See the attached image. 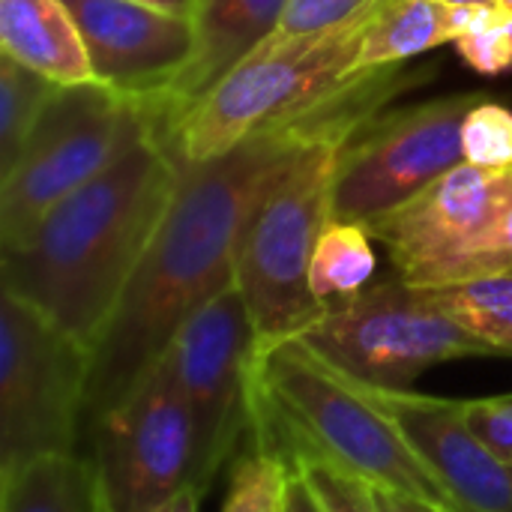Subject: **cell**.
<instances>
[{"label": "cell", "instance_id": "6da1fadb", "mask_svg": "<svg viewBox=\"0 0 512 512\" xmlns=\"http://www.w3.org/2000/svg\"><path fill=\"white\" fill-rule=\"evenodd\" d=\"M432 75L435 66L363 69L312 108L252 132L213 159L180 165L168 213L93 348L87 426L138 384L204 303L234 285L243 228L270 183L306 150L363 129L399 93Z\"/></svg>", "mask_w": 512, "mask_h": 512}, {"label": "cell", "instance_id": "7a4b0ae2", "mask_svg": "<svg viewBox=\"0 0 512 512\" xmlns=\"http://www.w3.org/2000/svg\"><path fill=\"white\" fill-rule=\"evenodd\" d=\"M180 174L150 123L96 180L51 207L24 240L0 249V288L93 351L168 213Z\"/></svg>", "mask_w": 512, "mask_h": 512}, {"label": "cell", "instance_id": "3957f363", "mask_svg": "<svg viewBox=\"0 0 512 512\" xmlns=\"http://www.w3.org/2000/svg\"><path fill=\"white\" fill-rule=\"evenodd\" d=\"M252 432L258 447L285 462L315 456L378 492L408 495L438 512H471L441 486L396 423L303 339L258 348Z\"/></svg>", "mask_w": 512, "mask_h": 512}, {"label": "cell", "instance_id": "277c9868", "mask_svg": "<svg viewBox=\"0 0 512 512\" xmlns=\"http://www.w3.org/2000/svg\"><path fill=\"white\" fill-rule=\"evenodd\" d=\"M381 3L372 0L357 15L318 33L267 39L186 111L153 117L156 135L177 165H195L282 117L312 108L363 72L360 48Z\"/></svg>", "mask_w": 512, "mask_h": 512}, {"label": "cell", "instance_id": "5b68a950", "mask_svg": "<svg viewBox=\"0 0 512 512\" xmlns=\"http://www.w3.org/2000/svg\"><path fill=\"white\" fill-rule=\"evenodd\" d=\"M357 132L327 138L306 150L270 183L249 213L237 246L234 282L249 306L261 345L297 339L327 312L309 276L315 246L333 222L339 156Z\"/></svg>", "mask_w": 512, "mask_h": 512}, {"label": "cell", "instance_id": "8992f818", "mask_svg": "<svg viewBox=\"0 0 512 512\" xmlns=\"http://www.w3.org/2000/svg\"><path fill=\"white\" fill-rule=\"evenodd\" d=\"M153 117L150 99L99 81L60 87L12 171L0 177V249L24 240L51 207L96 180Z\"/></svg>", "mask_w": 512, "mask_h": 512}, {"label": "cell", "instance_id": "52a82bcc", "mask_svg": "<svg viewBox=\"0 0 512 512\" xmlns=\"http://www.w3.org/2000/svg\"><path fill=\"white\" fill-rule=\"evenodd\" d=\"M90 363L87 345L0 288V474L75 453Z\"/></svg>", "mask_w": 512, "mask_h": 512}, {"label": "cell", "instance_id": "ba28073f", "mask_svg": "<svg viewBox=\"0 0 512 512\" xmlns=\"http://www.w3.org/2000/svg\"><path fill=\"white\" fill-rule=\"evenodd\" d=\"M297 339L339 372L396 390H408L438 363L495 357L492 348L447 318L423 288L402 282L396 273L327 306L324 318Z\"/></svg>", "mask_w": 512, "mask_h": 512}, {"label": "cell", "instance_id": "9c48e42d", "mask_svg": "<svg viewBox=\"0 0 512 512\" xmlns=\"http://www.w3.org/2000/svg\"><path fill=\"white\" fill-rule=\"evenodd\" d=\"M483 99L456 93L372 117L339 156L333 219L369 225L465 165L462 126Z\"/></svg>", "mask_w": 512, "mask_h": 512}, {"label": "cell", "instance_id": "30bf717a", "mask_svg": "<svg viewBox=\"0 0 512 512\" xmlns=\"http://www.w3.org/2000/svg\"><path fill=\"white\" fill-rule=\"evenodd\" d=\"M258 348L255 321L234 282L204 303L159 357L195 423V486L201 495L234 456L240 435L252 429V369Z\"/></svg>", "mask_w": 512, "mask_h": 512}, {"label": "cell", "instance_id": "8fae6325", "mask_svg": "<svg viewBox=\"0 0 512 512\" xmlns=\"http://www.w3.org/2000/svg\"><path fill=\"white\" fill-rule=\"evenodd\" d=\"M90 438L105 512H153L195 486V423L162 360L90 423Z\"/></svg>", "mask_w": 512, "mask_h": 512}, {"label": "cell", "instance_id": "7c38bea8", "mask_svg": "<svg viewBox=\"0 0 512 512\" xmlns=\"http://www.w3.org/2000/svg\"><path fill=\"white\" fill-rule=\"evenodd\" d=\"M512 192L510 168L459 165L408 204L363 225L387 249L393 273L420 288L432 270L468 249Z\"/></svg>", "mask_w": 512, "mask_h": 512}, {"label": "cell", "instance_id": "4fadbf2b", "mask_svg": "<svg viewBox=\"0 0 512 512\" xmlns=\"http://www.w3.org/2000/svg\"><path fill=\"white\" fill-rule=\"evenodd\" d=\"M351 381L396 423L456 501L471 512H512V465L474 432L462 402Z\"/></svg>", "mask_w": 512, "mask_h": 512}, {"label": "cell", "instance_id": "5bb4252c", "mask_svg": "<svg viewBox=\"0 0 512 512\" xmlns=\"http://www.w3.org/2000/svg\"><path fill=\"white\" fill-rule=\"evenodd\" d=\"M81 30L93 78L156 102L195 48V24L132 0H63Z\"/></svg>", "mask_w": 512, "mask_h": 512}, {"label": "cell", "instance_id": "9a60e30c", "mask_svg": "<svg viewBox=\"0 0 512 512\" xmlns=\"http://www.w3.org/2000/svg\"><path fill=\"white\" fill-rule=\"evenodd\" d=\"M288 0H198L195 48L183 72L153 102L156 120L186 111L255 54L279 27Z\"/></svg>", "mask_w": 512, "mask_h": 512}, {"label": "cell", "instance_id": "2e32d148", "mask_svg": "<svg viewBox=\"0 0 512 512\" xmlns=\"http://www.w3.org/2000/svg\"><path fill=\"white\" fill-rule=\"evenodd\" d=\"M0 54L60 87L96 81L81 30L63 0H0Z\"/></svg>", "mask_w": 512, "mask_h": 512}, {"label": "cell", "instance_id": "e0dca14e", "mask_svg": "<svg viewBox=\"0 0 512 512\" xmlns=\"http://www.w3.org/2000/svg\"><path fill=\"white\" fill-rule=\"evenodd\" d=\"M480 12L483 9L453 6L444 0H384L366 30L360 69L405 63L429 48L456 42Z\"/></svg>", "mask_w": 512, "mask_h": 512}, {"label": "cell", "instance_id": "ac0fdd59", "mask_svg": "<svg viewBox=\"0 0 512 512\" xmlns=\"http://www.w3.org/2000/svg\"><path fill=\"white\" fill-rule=\"evenodd\" d=\"M0 512H105L93 462L48 456L0 474Z\"/></svg>", "mask_w": 512, "mask_h": 512}, {"label": "cell", "instance_id": "d6986e66", "mask_svg": "<svg viewBox=\"0 0 512 512\" xmlns=\"http://www.w3.org/2000/svg\"><path fill=\"white\" fill-rule=\"evenodd\" d=\"M429 300L492 354L512 357V270L423 288Z\"/></svg>", "mask_w": 512, "mask_h": 512}, {"label": "cell", "instance_id": "ffe728a7", "mask_svg": "<svg viewBox=\"0 0 512 512\" xmlns=\"http://www.w3.org/2000/svg\"><path fill=\"white\" fill-rule=\"evenodd\" d=\"M375 249L372 234L357 222H339L333 219L312 258V291L324 306H333L339 300H348L360 294L366 285H372L375 276Z\"/></svg>", "mask_w": 512, "mask_h": 512}, {"label": "cell", "instance_id": "44dd1931", "mask_svg": "<svg viewBox=\"0 0 512 512\" xmlns=\"http://www.w3.org/2000/svg\"><path fill=\"white\" fill-rule=\"evenodd\" d=\"M57 90L51 78L0 54V177L12 171Z\"/></svg>", "mask_w": 512, "mask_h": 512}, {"label": "cell", "instance_id": "7402d4cb", "mask_svg": "<svg viewBox=\"0 0 512 512\" xmlns=\"http://www.w3.org/2000/svg\"><path fill=\"white\" fill-rule=\"evenodd\" d=\"M291 468L273 450L255 447L231 471L222 512H285Z\"/></svg>", "mask_w": 512, "mask_h": 512}, {"label": "cell", "instance_id": "603a6c76", "mask_svg": "<svg viewBox=\"0 0 512 512\" xmlns=\"http://www.w3.org/2000/svg\"><path fill=\"white\" fill-rule=\"evenodd\" d=\"M512 270V192L495 219L486 225V231L462 249L456 258L441 264L438 270L429 273V279L420 288H435V285H450V282H465V279H480V276H495V273H510Z\"/></svg>", "mask_w": 512, "mask_h": 512}, {"label": "cell", "instance_id": "cb8c5ba5", "mask_svg": "<svg viewBox=\"0 0 512 512\" xmlns=\"http://www.w3.org/2000/svg\"><path fill=\"white\" fill-rule=\"evenodd\" d=\"M465 162L477 168H510L512 165V108L483 99L477 102L462 126Z\"/></svg>", "mask_w": 512, "mask_h": 512}, {"label": "cell", "instance_id": "d4e9b609", "mask_svg": "<svg viewBox=\"0 0 512 512\" xmlns=\"http://www.w3.org/2000/svg\"><path fill=\"white\" fill-rule=\"evenodd\" d=\"M288 468H294L324 512H381L375 501V489L363 480L345 474L342 468L315 459V456H291Z\"/></svg>", "mask_w": 512, "mask_h": 512}, {"label": "cell", "instance_id": "484cf974", "mask_svg": "<svg viewBox=\"0 0 512 512\" xmlns=\"http://www.w3.org/2000/svg\"><path fill=\"white\" fill-rule=\"evenodd\" d=\"M453 45L474 72L504 75L512 69V18L495 6L483 9L480 18Z\"/></svg>", "mask_w": 512, "mask_h": 512}, {"label": "cell", "instance_id": "4316f807", "mask_svg": "<svg viewBox=\"0 0 512 512\" xmlns=\"http://www.w3.org/2000/svg\"><path fill=\"white\" fill-rule=\"evenodd\" d=\"M372 0H288L285 15L270 39H288V36H306L327 27L342 24L345 18L366 9Z\"/></svg>", "mask_w": 512, "mask_h": 512}, {"label": "cell", "instance_id": "83f0119b", "mask_svg": "<svg viewBox=\"0 0 512 512\" xmlns=\"http://www.w3.org/2000/svg\"><path fill=\"white\" fill-rule=\"evenodd\" d=\"M468 423L474 432L512 465V393L486 396V399H468L462 402Z\"/></svg>", "mask_w": 512, "mask_h": 512}, {"label": "cell", "instance_id": "f1b7e54d", "mask_svg": "<svg viewBox=\"0 0 512 512\" xmlns=\"http://www.w3.org/2000/svg\"><path fill=\"white\" fill-rule=\"evenodd\" d=\"M285 512H324L321 504L315 501L312 489L306 486V480L291 468L288 477V495H285Z\"/></svg>", "mask_w": 512, "mask_h": 512}, {"label": "cell", "instance_id": "f546056e", "mask_svg": "<svg viewBox=\"0 0 512 512\" xmlns=\"http://www.w3.org/2000/svg\"><path fill=\"white\" fill-rule=\"evenodd\" d=\"M375 501H378L381 512H438L435 507L423 504V501H414V498L396 495V492H378L375 489Z\"/></svg>", "mask_w": 512, "mask_h": 512}, {"label": "cell", "instance_id": "4dcf8cb0", "mask_svg": "<svg viewBox=\"0 0 512 512\" xmlns=\"http://www.w3.org/2000/svg\"><path fill=\"white\" fill-rule=\"evenodd\" d=\"M132 3L150 6V9L165 12V15H174V18H189V21L198 12V0H132Z\"/></svg>", "mask_w": 512, "mask_h": 512}, {"label": "cell", "instance_id": "1f68e13d", "mask_svg": "<svg viewBox=\"0 0 512 512\" xmlns=\"http://www.w3.org/2000/svg\"><path fill=\"white\" fill-rule=\"evenodd\" d=\"M201 492L195 486H186L183 492H177L171 501H165L162 507H156L153 512H198V504H201Z\"/></svg>", "mask_w": 512, "mask_h": 512}, {"label": "cell", "instance_id": "d6a6232c", "mask_svg": "<svg viewBox=\"0 0 512 512\" xmlns=\"http://www.w3.org/2000/svg\"><path fill=\"white\" fill-rule=\"evenodd\" d=\"M444 3H453V6H468V9H492V6H498V0H444Z\"/></svg>", "mask_w": 512, "mask_h": 512}, {"label": "cell", "instance_id": "836d02e7", "mask_svg": "<svg viewBox=\"0 0 512 512\" xmlns=\"http://www.w3.org/2000/svg\"><path fill=\"white\" fill-rule=\"evenodd\" d=\"M495 9H501L507 18H512V0H498V6H495Z\"/></svg>", "mask_w": 512, "mask_h": 512}]
</instances>
